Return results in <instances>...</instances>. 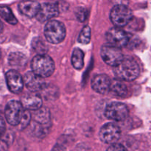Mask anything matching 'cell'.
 I'll list each match as a JSON object with an SVG mask.
<instances>
[{
    "label": "cell",
    "mask_w": 151,
    "mask_h": 151,
    "mask_svg": "<svg viewBox=\"0 0 151 151\" xmlns=\"http://www.w3.org/2000/svg\"><path fill=\"white\" fill-rule=\"evenodd\" d=\"M6 81H7V87L11 92L14 94H19L23 90V78L17 71H8L6 73Z\"/></svg>",
    "instance_id": "cell-12"
},
{
    "label": "cell",
    "mask_w": 151,
    "mask_h": 151,
    "mask_svg": "<svg viewBox=\"0 0 151 151\" xmlns=\"http://www.w3.org/2000/svg\"><path fill=\"white\" fill-rule=\"evenodd\" d=\"M7 144L3 141H0V151H7Z\"/></svg>",
    "instance_id": "cell-27"
},
{
    "label": "cell",
    "mask_w": 151,
    "mask_h": 151,
    "mask_svg": "<svg viewBox=\"0 0 151 151\" xmlns=\"http://www.w3.org/2000/svg\"><path fill=\"white\" fill-rule=\"evenodd\" d=\"M76 17L80 22H84L87 17V10L84 7H78L75 11Z\"/></svg>",
    "instance_id": "cell-24"
},
{
    "label": "cell",
    "mask_w": 151,
    "mask_h": 151,
    "mask_svg": "<svg viewBox=\"0 0 151 151\" xmlns=\"http://www.w3.org/2000/svg\"><path fill=\"white\" fill-rule=\"evenodd\" d=\"M109 91L114 94L118 97H124L128 93V88L126 85L119 79H114L111 81Z\"/></svg>",
    "instance_id": "cell-17"
},
{
    "label": "cell",
    "mask_w": 151,
    "mask_h": 151,
    "mask_svg": "<svg viewBox=\"0 0 151 151\" xmlns=\"http://www.w3.org/2000/svg\"><path fill=\"white\" fill-rule=\"evenodd\" d=\"M111 81L106 75H97L91 81V87L96 92L106 94L109 92Z\"/></svg>",
    "instance_id": "cell-13"
},
{
    "label": "cell",
    "mask_w": 151,
    "mask_h": 151,
    "mask_svg": "<svg viewBox=\"0 0 151 151\" xmlns=\"http://www.w3.org/2000/svg\"><path fill=\"white\" fill-rule=\"evenodd\" d=\"M23 108L26 110L38 111L42 106V99L38 94H27L22 97L21 101Z\"/></svg>",
    "instance_id": "cell-14"
},
{
    "label": "cell",
    "mask_w": 151,
    "mask_h": 151,
    "mask_svg": "<svg viewBox=\"0 0 151 151\" xmlns=\"http://www.w3.org/2000/svg\"><path fill=\"white\" fill-rule=\"evenodd\" d=\"M0 16L10 24H16L18 22L13 12L7 6H0Z\"/></svg>",
    "instance_id": "cell-20"
},
{
    "label": "cell",
    "mask_w": 151,
    "mask_h": 151,
    "mask_svg": "<svg viewBox=\"0 0 151 151\" xmlns=\"http://www.w3.org/2000/svg\"><path fill=\"white\" fill-rule=\"evenodd\" d=\"M24 113V108L21 102L11 100L6 106L4 109V116L6 120L10 125H19Z\"/></svg>",
    "instance_id": "cell-5"
},
{
    "label": "cell",
    "mask_w": 151,
    "mask_h": 151,
    "mask_svg": "<svg viewBox=\"0 0 151 151\" xmlns=\"http://www.w3.org/2000/svg\"><path fill=\"white\" fill-rule=\"evenodd\" d=\"M32 47L37 52L40 53V55L45 54V52L47 51V48L43 41L41 39H35L32 41Z\"/></svg>",
    "instance_id": "cell-23"
},
{
    "label": "cell",
    "mask_w": 151,
    "mask_h": 151,
    "mask_svg": "<svg viewBox=\"0 0 151 151\" xmlns=\"http://www.w3.org/2000/svg\"><path fill=\"white\" fill-rule=\"evenodd\" d=\"M140 69L134 59L123 58L120 63L114 67V73L120 81H132L138 78Z\"/></svg>",
    "instance_id": "cell-1"
},
{
    "label": "cell",
    "mask_w": 151,
    "mask_h": 151,
    "mask_svg": "<svg viewBox=\"0 0 151 151\" xmlns=\"http://www.w3.org/2000/svg\"><path fill=\"white\" fill-rule=\"evenodd\" d=\"M32 72L42 78L51 76L55 71L54 60L46 54L37 55L31 61Z\"/></svg>",
    "instance_id": "cell-2"
},
{
    "label": "cell",
    "mask_w": 151,
    "mask_h": 151,
    "mask_svg": "<svg viewBox=\"0 0 151 151\" xmlns=\"http://www.w3.org/2000/svg\"><path fill=\"white\" fill-rule=\"evenodd\" d=\"M46 39L52 44H57L62 42L66 37V27L61 22L50 20L44 27Z\"/></svg>",
    "instance_id": "cell-3"
},
{
    "label": "cell",
    "mask_w": 151,
    "mask_h": 151,
    "mask_svg": "<svg viewBox=\"0 0 151 151\" xmlns=\"http://www.w3.org/2000/svg\"><path fill=\"white\" fill-rule=\"evenodd\" d=\"M24 84L31 92L41 91L46 85L44 78L38 76L33 72H28L23 78Z\"/></svg>",
    "instance_id": "cell-11"
},
{
    "label": "cell",
    "mask_w": 151,
    "mask_h": 151,
    "mask_svg": "<svg viewBox=\"0 0 151 151\" xmlns=\"http://www.w3.org/2000/svg\"><path fill=\"white\" fill-rule=\"evenodd\" d=\"M59 15V7L58 3H43L40 6L36 18L39 22H49L52 18Z\"/></svg>",
    "instance_id": "cell-10"
},
{
    "label": "cell",
    "mask_w": 151,
    "mask_h": 151,
    "mask_svg": "<svg viewBox=\"0 0 151 151\" xmlns=\"http://www.w3.org/2000/svg\"><path fill=\"white\" fill-rule=\"evenodd\" d=\"M100 55L105 63L114 67L119 64L124 58L121 49L111 44H105L102 47Z\"/></svg>",
    "instance_id": "cell-6"
},
{
    "label": "cell",
    "mask_w": 151,
    "mask_h": 151,
    "mask_svg": "<svg viewBox=\"0 0 151 151\" xmlns=\"http://www.w3.org/2000/svg\"><path fill=\"white\" fill-rule=\"evenodd\" d=\"M39 2L35 1H23L19 4V10L21 13L27 17L32 18L36 16L40 8Z\"/></svg>",
    "instance_id": "cell-16"
},
{
    "label": "cell",
    "mask_w": 151,
    "mask_h": 151,
    "mask_svg": "<svg viewBox=\"0 0 151 151\" xmlns=\"http://www.w3.org/2000/svg\"><path fill=\"white\" fill-rule=\"evenodd\" d=\"M133 18L132 11L129 7L122 4H118L112 8L110 13V19L116 27H125Z\"/></svg>",
    "instance_id": "cell-4"
},
{
    "label": "cell",
    "mask_w": 151,
    "mask_h": 151,
    "mask_svg": "<svg viewBox=\"0 0 151 151\" xmlns=\"http://www.w3.org/2000/svg\"><path fill=\"white\" fill-rule=\"evenodd\" d=\"M107 151H128V150H127V149L125 148L123 145H122L115 143V144L111 145L108 148Z\"/></svg>",
    "instance_id": "cell-25"
},
{
    "label": "cell",
    "mask_w": 151,
    "mask_h": 151,
    "mask_svg": "<svg viewBox=\"0 0 151 151\" xmlns=\"http://www.w3.org/2000/svg\"><path fill=\"white\" fill-rule=\"evenodd\" d=\"M121 136L120 128L114 123H107L103 125L99 131L100 140L106 144H115Z\"/></svg>",
    "instance_id": "cell-8"
},
{
    "label": "cell",
    "mask_w": 151,
    "mask_h": 151,
    "mask_svg": "<svg viewBox=\"0 0 151 151\" xmlns=\"http://www.w3.org/2000/svg\"><path fill=\"white\" fill-rule=\"evenodd\" d=\"M3 28H4V26H3L2 22H1V20H0V33H1V32L3 31Z\"/></svg>",
    "instance_id": "cell-28"
},
{
    "label": "cell",
    "mask_w": 151,
    "mask_h": 151,
    "mask_svg": "<svg viewBox=\"0 0 151 151\" xmlns=\"http://www.w3.org/2000/svg\"><path fill=\"white\" fill-rule=\"evenodd\" d=\"M1 50H0V58H1Z\"/></svg>",
    "instance_id": "cell-29"
},
{
    "label": "cell",
    "mask_w": 151,
    "mask_h": 151,
    "mask_svg": "<svg viewBox=\"0 0 151 151\" xmlns=\"http://www.w3.org/2000/svg\"><path fill=\"white\" fill-rule=\"evenodd\" d=\"M6 131V125L2 116H0V138L4 136Z\"/></svg>",
    "instance_id": "cell-26"
},
{
    "label": "cell",
    "mask_w": 151,
    "mask_h": 151,
    "mask_svg": "<svg viewBox=\"0 0 151 151\" xmlns=\"http://www.w3.org/2000/svg\"><path fill=\"white\" fill-rule=\"evenodd\" d=\"M105 116L109 119L122 122L126 119L128 116V109L124 103L113 102L106 106Z\"/></svg>",
    "instance_id": "cell-7"
},
{
    "label": "cell",
    "mask_w": 151,
    "mask_h": 151,
    "mask_svg": "<svg viewBox=\"0 0 151 151\" xmlns=\"http://www.w3.org/2000/svg\"><path fill=\"white\" fill-rule=\"evenodd\" d=\"M106 39L109 44L121 48L125 47L129 42L130 37L125 31L119 27L111 28L106 33Z\"/></svg>",
    "instance_id": "cell-9"
},
{
    "label": "cell",
    "mask_w": 151,
    "mask_h": 151,
    "mask_svg": "<svg viewBox=\"0 0 151 151\" xmlns=\"http://www.w3.org/2000/svg\"><path fill=\"white\" fill-rule=\"evenodd\" d=\"M72 63L75 69L80 70L84 66V53L81 49H75L72 55Z\"/></svg>",
    "instance_id": "cell-18"
},
{
    "label": "cell",
    "mask_w": 151,
    "mask_h": 151,
    "mask_svg": "<svg viewBox=\"0 0 151 151\" xmlns=\"http://www.w3.org/2000/svg\"><path fill=\"white\" fill-rule=\"evenodd\" d=\"M9 63L11 66L22 67L25 66L27 63V58L24 54L21 52H13L9 56Z\"/></svg>",
    "instance_id": "cell-19"
},
{
    "label": "cell",
    "mask_w": 151,
    "mask_h": 151,
    "mask_svg": "<svg viewBox=\"0 0 151 151\" xmlns=\"http://www.w3.org/2000/svg\"><path fill=\"white\" fill-rule=\"evenodd\" d=\"M33 122L37 128H40L41 131H43V128L48 129V125H50V114L47 109H40L37 111L34 116Z\"/></svg>",
    "instance_id": "cell-15"
},
{
    "label": "cell",
    "mask_w": 151,
    "mask_h": 151,
    "mask_svg": "<svg viewBox=\"0 0 151 151\" xmlns=\"http://www.w3.org/2000/svg\"><path fill=\"white\" fill-rule=\"evenodd\" d=\"M31 116L30 113L29 112L28 110H24L23 115H22V119H21V122L19 123L20 125V129H24L27 126H28L31 121Z\"/></svg>",
    "instance_id": "cell-22"
},
{
    "label": "cell",
    "mask_w": 151,
    "mask_h": 151,
    "mask_svg": "<svg viewBox=\"0 0 151 151\" xmlns=\"http://www.w3.org/2000/svg\"><path fill=\"white\" fill-rule=\"evenodd\" d=\"M91 40V29L88 26H85L80 33L78 42L82 44H87Z\"/></svg>",
    "instance_id": "cell-21"
}]
</instances>
